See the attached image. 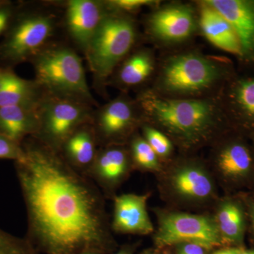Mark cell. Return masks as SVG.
I'll list each match as a JSON object with an SVG mask.
<instances>
[{"label":"cell","mask_w":254,"mask_h":254,"mask_svg":"<svg viewBox=\"0 0 254 254\" xmlns=\"http://www.w3.org/2000/svg\"><path fill=\"white\" fill-rule=\"evenodd\" d=\"M14 162L27 214V236L43 254H105L115 246L102 190L60 153L33 137Z\"/></svg>","instance_id":"obj_1"},{"label":"cell","mask_w":254,"mask_h":254,"mask_svg":"<svg viewBox=\"0 0 254 254\" xmlns=\"http://www.w3.org/2000/svg\"><path fill=\"white\" fill-rule=\"evenodd\" d=\"M35 80L46 95L97 106L77 52L63 43H51L30 62Z\"/></svg>","instance_id":"obj_2"},{"label":"cell","mask_w":254,"mask_h":254,"mask_svg":"<svg viewBox=\"0 0 254 254\" xmlns=\"http://www.w3.org/2000/svg\"><path fill=\"white\" fill-rule=\"evenodd\" d=\"M57 15L50 10L16 4L14 16L0 41V66L14 68L30 63L53 43L58 26Z\"/></svg>","instance_id":"obj_3"},{"label":"cell","mask_w":254,"mask_h":254,"mask_svg":"<svg viewBox=\"0 0 254 254\" xmlns=\"http://www.w3.org/2000/svg\"><path fill=\"white\" fill-rule=\"evenodd\" d=\"M138 106L172 136L187 145L199 143L217 123L215 105L207 100H172L144 94Z\"/></svg>","instance_id":"obj_4"},{"label":"cell","mask_w":254,"mask_h":254,"mask_svg":"<svg viewBox=\"0 0 254 254\" xmlns=\"http://www.w3.org/2000/svg\"><path fill=\"white\" fill-rule=\"evenodd\" d=\"M136 39V25L130 16L108 11L84 53L95 91L103 93Z\"/></svg>","instance_id":"obj_5"},{"label":"cell","mask_w":254,"mask_h":254,"mask_svg":"<svg viewBox=\"0 0 254 254\" xmlns=\"http://www.w3.org/2000/svg\"><path fill=\"white\" fill-rule=\"evenodd\" d=\"M93 108L76 100L45 95L38 105L39 128L33 138L60 153L73 132L91 123Z\"/></svg>","instance_id":"obj_6"},{"label":"cell","mask_w":254,"mask_h":254,"mask_svg":"<svg viewBox=\"0 0 254 254\" xmlns=\"http://www.w3.org/2000/svg\"><path fill=\"white\" fill-rule=\"evenodd\" d=\"M155 242L159 247L185 243L195 244L205 250L223 245L216 220L205 215L168 213L159 219Z\"/></svg>","instance_id":"obj_7"},{"label":"cell","mask_w":254,"mask_h":254,"mask_svg":"<svg viewBox=\"0 0 254 254\" xmlns=\"http://www.w3.org/2000/svg\"><path fill=\"white\" fill-rule=\"evenodd\" d=\"M220 76V68L211 60L192 53L181 55L165 64L161 86L172 93H194L208 88Z\"/></svg>","instance_id":"obj_8"},{"label":"cell","mask_w":254,"mask_h":254,"mask_svg":"<svg viewBox=\"0 0 254 254\" xmlns=\"http://www.w3.org/2000/svg\"><path fill=\"white\" fill-rule=\"evenodd\" d=\"M137 105L126 96H120L97 109L91 126L100 147L120 145L138 122Z\"/></svg>","instance_id":"obj_9"},{"label":"cell","mask_w":254,"mask_h":254,"mask_svg":"<svg viewBox=\"0 0 254 254\" xmlns=\"http://www.w3.org/2000/svg\"><path fill=\"white\" fill-rule=\"evenodd\" d=\"M108 13L104 2L100 0L65 2L64 22L66 33L83 54Z\"/></svg>","instance_id":"obj_10"},{"label":"cell","mask_w":254,"mask_h":254,"mask_svg":"<svg viewBox=\"0 0 254 254\" xmlns=\"http://www.w3.org/2000/svg\"><path fill=\"white\" fill-rule=\"evenodd\" d=\"M131 166L129 152L121 145L100 147L86 176L100 190L111 193L126 178Z\"/></svg>","instance_id":"obj_11"},{"label":"cell","mask_w":254,"mask_h":254,"mask_svg":"<svg viewBox=\"0 0 254 254\" xmlns=\"http://www.w3.org/2000/svg\"><path fill=\"white\" fill-rule=\"evenodd\" d=\"M204 2L228 21L236 33L241 58L254 62V0H208Z\"/></svg>","instance_id":"obj_12"},{"label":"cell","mask_w":254,"mask_h":254,"mask_svg":"<svg viewBox=\"0 0 254 254\" xmlns=\"http://www.w3.org/2000/svg\"><path fill=\"white\" fill-rule=\"evenodd\" d=\"M148 194L126 193L114 197V215L111 229L123 234L148 235L153 231L147 211Z\"/></svg>","instance_id":"obj_13"},{"label":"cell","mask_w":254,"mask_h":254,"mask_svg":"<svg viewBox=\"0 0 254 254\" xmlns=\"http://www.w3.org/2000/svg\"><path fill=\"white\" fill-rule=\"evenodd\" d=\"M194 15L187 6L177 5L158 10L148 20V27L153 36L165 41L187 39L194 31Z\"/></svg>","instance_id":"obj_14"},{"label":"cell","mask_w":254,"mask_h":254,"mask_svg":"<svg viewBox=\"0 0 254 254\" xmlns=\"http://www.w3.org/2000/svg\"><path fill=\"white\" fill-rule=\"evenodd\" d=\"M45 95L36 80L25 79L13 68L0 66V107L38 108Z\"/></svg>","instance_id":"obj_15"},{"label":"cell","mask_w":254,"mask_h":254,"mask_svg":"<svg viewBox=\"0 0 254 254\" xmlns=\"http://www.w3.org/2000/svg\"><path fill=\"white\" fill-rule=\"evenodd\" d=\"M98 141L91 123L80 127L64 143L60 155L78 173L86 175L93 165L97 153Z\"/></svg>","instance_id":"obj_16"},{"label":"cell","mask_w":254,"mask_h":254,"mask_svg":"<svg viewBox=\"0 0 254 254\" xmlns=\"http://www.w3.org/2000/svg\"><path fill=\"white\" fill-rule=\"evenodd\" d=\"M38 108L0 107V135L20 144L36 136L40 124Z\"/></svg>","instance_id":"obj_17"},{"label":"cell","mask_w":254,"mask_h":254,"mask_svg":"<svg viewBox=\"0 0 254 254\" xmlns=\"http://www.w3.org/2000/svg\"><path fill=\"white\" fill-rule=\"evenodd\" d=\"M200 26L205 38L214 46L241 56L240 43L233 28L223 16L205 2L200 10Z\"/></svg>","instance_id":"obj_18"},{"label":"cell","mask_w":254,"mask_h":254,"mask_svg":"<svg viewBox=\"0 0 254 254\" xmlns=\"http://www.w3.org/2000/svg\"><path fill=\"white\" fill-rule=\"evenodd\" d=\"M172 185L177 194L190 200H204L213 190V182L208 173L193 165L178 169L172 177Z\"/></svg>","instance_id":"obj_19"},{"label":"cell","mask_w":254,"mask_h":254,"mask_svg":"<svg viewBox=\"0 0 254 254\" xmlns=\"http://www.w3.org/2000/svg\"><path fill=\"white\" fill-rule=\"evenodd\" d=\"M125 60L119 69L115 70L117 84L126 88L138 86L153 72V58L146 50H138Z\"/></svg>","instance_id":"obj_20"},{"label":"cell","mask_w":254,"mask_h":254,"mask_svg":"<svg viewBox=\"0 0 254 254\" xmlns=\"http://www.w3.org/2000/svg\"><path fill=\"white\" fill-rule=\"evenodd\" d=\"M224 241L240 244L245 232V218L242 209L233 202H225L219 209L216 218Z\"/></svg>","instance_id":"obj_21"},{"label":"cell","mask_w":254,"mask_h":254,"mask_svg":"<svg viewBox=\"0 0 254 254\" xmlns=\"http://www.w3.org/2000/svg\"><path fill=\"white\" fill-rule=\"evenodd\" d=\"M252 157L245 145L235 143L223 149L218 158V166L225 176L241 178L247 176L252 167Z\"/></svg>","instance_id":"obj_22"},{"label":"cell","mask_w":254,"mask_h":254,"mask_svg":"<svg viewBox=\"0 0 254 254\" xmlns=\"http://www.w3.org/2000/svg\"><path fill=\"white\" fill-rule=\"evenodd\" d=\"M130 157L132 163L145 170H158V155L145 138L134 136L131 142Z\"/></svg>","instance_id":"obj_23"},{"label":"cell","mask_w":254,"mask_h":254,"mask_svg":"<svg viewBox=\"0 0 254 254\" xmlns=\"http://www.w3.org/2000/svg\"><path fill=\"white\" fill-rule=\"evenodd\" d=\"M0 254H43L26 237L21 238L0 228Z\"/></svg>","instance_id":"obj_24"},{"label":"cell","mask_w":254,"mask_h":254,"mask_svg":"<svg viewBox=\"0 0 254 254\" xmlns=\"http://www.w3.org/2000/svg\"><path fill=\"white\" fill-rule=\"evenodd\" d=\"M235 99L244 115L254 120V78L242 80L237 84Z\"/></svg>","instance_id":"obj_25"},{"label":"cell","mask_w":254,"mask_h":254,"mask_svg":"<svg viewBox=\"0 0 254 254\" xmlns=\"http://www.w3.org/2000/svg\"><path fill=\"white\" fill-rule=\"evenodd\" d=\"M145 139L148 142L157 155L166 157L171 153L173 145L170 139L153 127L145 125L143 127Z\"/></svg>","instance_id":"obj_26"},{"label":"cell","mask_w":254,"mask_h":254,"mask_svg":"<svg viewBox=\"0 0 254 254\" xmlns=\"http://www.w3.org/2000/svg\"><path fill=\"white\" fill-rule=\"evenodd\" d=\"M103 2L109 12L122 14L134 12L143 6L155 4L154 1L150 0H109Z\"/></svg>","instance_id":"obj_27"},{"label":"cell","mask_w":254,"mask_h":254,"mask_svg":"<svg viewBox=\"0 0 254 254\" xmlns=\"http://www.w3.org/2000/svg\"><path fill=\"white\" fill-rule=\"evenodd\" d=\"M25 157L22 144L0 135V159L20 161Z\"/></svg>","instance_id":"obj_28"},{"label":"cell","mask_w":254,"mask_h":254,"mask_svg":"<svg viewBox=\"0 0 254 254\" xmlns=\"http://www.w3.org/2000/svg\"><path fill=\"white\" fill-rule=\"evenodd\" d=\"M16 4L6 0H0V38L7 29L14 16Z\"/></svg>","instance_id":"obj_29"},{"label":"cell","mask_w":254,"mask_h":254,"mask_svg":"<svg viewBox=\"0 0 254 254\" xmlns=\"http://www.w3.org/2000/svg\"><path fill=\"white\" fill-rule=\"evenodd\" d=\"M205 249L195 244L185 243L179 245L178 254H205Z\"/></svg>","instance_id":"obj_30"},{"label":"cell","mask_w":254,"mask_h":254,"mask_svg":"<svg viewBox=\"0 0 254 254\" xmlns=\"http://www.w3.org/2000/svg\"><path fill=\"white\" fill-rule=\"evenodd\" d=\"M241 250L242 249L240 248L223 249V250L216 251L212 254H240Z\"/></svg>","instance_id":"obj_31"},{"label":"cell","mask_w":254,"mask_h":254,"mask_svg":"<svg viewBox=\"0 0 254 254\" xmlns=\"http://www.w3.org/2000/svg\"><path fill=\"white\" fill-rule=\"evenodd\" d=\"M133 254V250L131 247H125L122 249L121 250L119 251L116 254Z\"/></svg>","instance_id":"obj_32"},{"label":"cell","mask_w":254,"mask_h":254,"mask_svg":"<svg viewBox=\"0 0 254 254\" xmlns=\"http://www.w3.org/2000/svg\"><path fill=\"white\" fill-rule=\"evenodd\" d=\"M250 213L251 218H252V225H253V227L254 229V204L252 205V206H251Z\"/></svg>","instance_id":"obj_33"},{"label":"cell","mask_w":254,"mask_h":254,"mask_svg":"<svg viewBox=\"0 0 254 254\" xmlns=\"http://www.w3.org/2000/svg\"><path fill=\"white\" fill-rule=\"evenodd\" d=\"M240 254H254V250H241Z\"/></svg>","instance_id":"obj_34"},{"label":"cell","mask_w":254,"mask_h":254,"mask_svg":"<svg viewBox=\"0 0 254 254\" xmlns=\"http://www.w3.org/2000/svg\"><path fill=\"white\" fill-rule=\"evenodd\" d=\"M81 254H100L98 253H93V252H88V253H83Z\"/></svg>","instance_id":"obj_35"},{"label":"cell","mask_w":254,"mask_h":254,"mask_svg":"<svg viewBox=\"0 0 254 254\" xmlns=\"http://www.w3.org/2000/svg\"><path fill=\"white\" fill-rule=\"evenodd\" d=\"M143 254H155L153 253V252H145V253Z\"/></svg>","instance_id":"obj_36"}]
</instances>
